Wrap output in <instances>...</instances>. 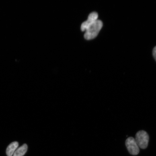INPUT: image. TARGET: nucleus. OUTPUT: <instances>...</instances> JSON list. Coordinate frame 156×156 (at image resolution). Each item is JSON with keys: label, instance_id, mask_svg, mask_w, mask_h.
<instances>
[{"label": "nucleus", "instance_id": "f257e3e1", "mask_svg": "<svg viewBox=\"0 0 156 156\" xmlns=\"http://www.w3.org/2000/svg\"><path fill=\"white\" fill-rule=\"evenodd\" d=\"M102 27V21L97 20L85 31L84 36L85 38L87 40H91L96 37Z\"/></svg>", "mask_w": 156, "mask_h": 156}, {"label": "nucleus", "instance_id": "f03ea898", "mask_svg": "<svg viewBox=\"0 0 156 156\" xmlns=\"http://www.w3.org/2000/svg\"><path fill=\"white\" fill-rule=\"evenodd\" d=\"M135 140L139 148L145 149L147 147L149 143V136L144 130H140L136 133Z\"/></svg>", "mask_w": 156, "mask_h": 156}, {"label": "nucleus", "instance_id": "7ed1b4c3", "mask_svg": "<svg viewBox=\"0 0 156 156\" xmlns=\"http://www.w3.org/2000/svg\"><path fill=\"white\" fill-rule=\"evenodd\" d=\"M126 145L129 153L132 155H137L140 152V148L135 140L132 137H129L126 141Z\"/></svg>", "mask_w": 156, "mask_h": 156}, {"label": "nucleus", "instance_id": "20e7f679", "mask_svg": "<svg viewBox=\"0 0 156 156\" xmlns=\"http://www.w3.org/2000/svg\"><path fill=\"white\" fill-rule=\"evenodd\" d=\"M98 18V14L96 12H93L90 13L89 15L87 20L82 23L81 25V30L84 32L91 26Z\"/></svg>", "mask_w": 156, "mask_h": 156}, {"label": "nucleus", "instance_id": "39448f33", "mask_svg": "<svg viewBox=\"0 0 156 156\" xmlns=\"http://www.w3.org/2000/svg\"><path fill=\"white\" fill-rule=\"evenodd\" d=\"M19 146V143L16 141L13 142L9 144L6 150L7 156H12Z\"/></svg>", "mask_w": 156, "mask_h": 156}, {"label": "nucleus", "instance_id": "423d86ee", "mask_svg": "<svg viewBox=\"0 0 156 156\" xmlns=\"http://www.w3.org/2000/svg\"><path fill=\"white\" fill-rule=\"evenodd\" d=\"M28 146L26 144L17 148L13 154V156H24L28 150Z\"/></svg>", "mask_w": 156, "mask_h": 156}, {"label": "nucleus", "instance_id": "0eeeda50", "mask_svg": "<svg viewBox=\"0 0 156 156\" xmlns=\"http://www.w3.org/2000/svg\"><path fill=\"white\" fill-rule=\"evenodd\" d=\"M153 55L156 61V46L154 48L153 50Z\"/></svg>", "mask_w": 156, "mask_h": 156}]
</instances>
